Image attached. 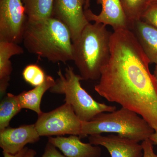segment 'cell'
<instances>
[{
    "instance_id": "6da1fadb",
    "label": "cell",
    "mask_w": 157,
    "mask_h": 157,
    "mask_svg": "<svg viewBox=\"0 0 157 157\" xmlns=\"http://www.w3.org/2000/svg\"><path fill=\"white\" fill-rule=\"evenodd\" d=\"M110 52L95 90L109 102L136 113L157 131V82L133 32L114 31Z\"/></svg>"
},
{
    "instance_id": "7a4b0ae2",
    "label": "cell",
    "mask_w": 157,
    "mask_h": 157,
    "mask_svg": "<svg viewBox=\"0 0 157 157\" xmlns=\"http://www.w3.org/2000/svg\"><path fill=\"white\" fill-rule=\"evenodd\" d=\"M22 42L29 52L52 63L73 61V42L70 31L55 17L38 21L28 20Z\"/></svg>"
},
{
    "instance_id": "3957f363",
    "label": "cell",
    "mask_w": 157,
    "mask_h": 157,
    "mask_svg": "<svg viewBox=\"0 0 157 157\" xmlns=\"http://www.w3.org/2000/svg\"><path fill=\"white\" fill-rule=\"evenodd\" d=\"M106 26L90 22L73 43V61L83 80L99 79L102 68L109 59L112 33Z\"/></svg>"
},
{
    "instance_id": "277c9868",
    "label": "cell",
    "mask_w": 157,
    "mask_h": 157,
    "mask_svg": "<svg viewBox=\"0 0 157 157\" xmlns=\"http://www.w3.org/2000/svg\"><path fill=\"white\" fill-rule=\"evenodd\" d=\"M154 129L143 117L121 107L110 112H103L87 122H82L80 138L102 133H115L137 142L149 139Z\"/></svg>"
},
{
    "instance_id": "5b68a950",
    "label": "cell",
    "mask_w": 157,
    "mask_h": 157,
    "mask_svg": "<svg viewBox=\"0 0 157 157\" xmlns=\"http://www.w3.org/2000/svg\"><path fill=\"white\" fill-rule=\"evenodd\" d=\"M57 74L59 78L49 91L64 95L65 103L72 106L82 121H89L99 113L112 112L116 109L115 106L99 103L90 95L81 86L80 81L83 78L75 73L72 67L68 66L64 73L59 70Z\"/></svg>"
},
{
    "instance_id": "8992f818",
    "label": "cell",
    "mask_w": 157,
    "mask_h": 157,
    "mask_svg": "<svg viewBox=\"0 0 157 157\" xmlns=\"http://www.w3.org/2000/svg\"><path fill=\"white\" fill-rule=\"evenodd\" d=\"M82 123L72 106L65 103L53 110L42 112L38 115L35 125L40 137L66 135H78L79 137Z\"/></svg>"
},
{
    "instance_id": "52a82bcc",
    "label": "cell",
    "mask_w": 157,
    "mask_h": 157,
    "mask_svg": "<svg viewBox=\"0 0 157 157\" xmlns=\"http://www.w3.org/2000/svg\"><path fill=\"white\" fill-rule=\"evenodd\" d=\"M28 21L22 0H0V41L22 42Z\"/></svg>"
},
{
    "instance_id": "ba28073f",
    "label": "cell",
    "mask_w": 157,
    "mask_h": 157,
    "mask_svg": "<svg viewBox=\"0 0 157 157\" xmlns=\"http://www.w3.org/2000/svg\"><path fill=\"white\" fill-rule=\"evenodd\" d=\"M86 0H55L52 16L62 21L71 33L73 42L90 22L84 12Z\"/></svg>"
},
{
    "instance_id": "9c48e42d",
    "label": "cell",
    "mask_w": 157,
    "mask_h": 157,
    "mask_svg": "<svg viewBox=\"0 0 157 157\" xmlns=\"http://www.w3.org/2000/svg\"><path fill=\"white\" fill-rule=\"evenodd\" d=\"M102 10L99 14H94L90 9L84 10L86 19L112 27L114 31L122 29L131 30L132 25L124 12L120 0H97Z\"/></svg>"
},
{
    "instance_id": "30bf717a",
    "label": "cell",
    "mask_w": 157,
    "mask_h": 157,
    "mask_svg": "<svg viewBox=\"0 0 157 157\" xmlns=\"http://www.w3.org/2000/svg\"><path fill=\"white\" fill-rule=\"evenodd\" d=\"M89 143L102 146L107 149L111 157H142L143 150L141 144L135 140L119 135L89 136Z\"/></svg>"
},
{
    "instance_id": "8fae6325",
    "label": "cell",
    "mask_w": 157,
    "mask_h": 157,
    "mask_svg": "<svg viewBox=\"0 0 157 157\" xmlns=\"http://www.w3.org/2000/svg\"><path fill=\"white\" fill-rule=\"evenodd\" d=\"M40 137L35 124L16 128L9 127L0 131V147L3 151L16 154L26 144L38 142Z\"/></svg>"
},
{
    "instance_id": "7c38bea8",
    "label": "cell",
    "mask_w": 157,
    "mask_h": 157,
    "mask_svg": "<svg viewBox=\"0 0 157 157\" xmlns=\"http://www.w3.org/2000/svg\"><path fill=\"white\" fill-rule=\"evenodd\" d=\"M48 142L59 148L67 157H100L101 149L91 144L83 143L78 135L48 137Z\"/></svg>"
},
{
    "instance_id": "4fadbf2b",
    "label": "cell",
    "mask_w": 157,
    "mask_h": 157,
    "mask_svg": "<svg viewBox=\"0 0 157 157\" xmlns=\"http://www.w3.org/2000/svg\"><path fill=\"white\" fill-rule=\"evenodd\" d=\"M135 34L150 63L157 64V27L142 20L134 23Z\"/></svg>"
},
{
    "instance_id": "5bb4252c",
    "label": "cell",
    "mask_w": 157,
    "mask_h": 157,
    "mask_svg": "<svg viewBox=\"0 0 157 157\" xmlns=\"http://www.w3.org/2000/svg\"><path fill=\"white\" fill-rule=\"evenodd\" d=\"M23 48L14 42L0 41V94L3 97L9 85L10 76L12 73V56L22 54Z\"/></svg>"
},
{
    "instance_id": "9a60e30c",
    "label": "cell",
    "mask_w": 157,
    "mask_h": 157,
    "mask_svg": "<svg viewBox=\"0 0 157 157\" xmlns=\"http://www.w3.org/2000/svg\"><path fill=\"white\" fill-rule=\"evenodd\" d=\"M56 80L52 76L46 75L45 81L39 86L29 91H24L17 95L20 105L22 109L33 110L38 115L42 113L41 103L43 96L48 90L54 85Z\"/></svg>"
},
{
    "instance_id": "2e32d148",
    "label": "cell",
    "mask_w": 157,
    "mask_h": 157,
    "mask_svg": "<svg viewBox=\"0 0 157 157\" xmlns=\"http://www.w3.org/2000/svg\"><path fill=\"white\" fill-rule=\"evenodd\" d=\"M22 1L29 21H40L52 16L55 0Z\"/></svg>"
},
{
    "instance_id": "e0dca14e",
    "label": "cell",
    "mask_w": 157,
    "mask_h": 157,
    "mask_svg": "<svg viewBox=\"0 0 157 157\" xmlns=\"http://www.w3.org/2000/svg\"><path fill=\"white\" fill-rule=\"evenodd\" d=\"M21 109L17 95L7 94L0 104V131L9 127L12 118Z\"/></svg>"
},
{
    "instance_id": "ac0fdd59",
    "label": "cell",
    "mask_w": 157,
    "mask_h": 157,
    "mask_svg": "<svg viewBox=\"0 0 157 157\" xmlns=\"http://www.w3.org/2000/svg\"><path fill=\"white\" fill-rule=\"evenodd\" d=\"M120 1L125 14L132 26L135 21L142 19L144 14L150 6L149 0Z\"/></svg>"
},
{
    "instance_id": "d6986e66",
    "label": "cell",
    "mask_w": 157,
    "mask_h": 157,
    "mask_svg": "<svg viewBox=\"0 0 157 157\" xmlns=\"http://www.w3.org/2000/svg\"><path fill=\"white\" fill-rule=\"evenodd\" d=\"M46 76L44 70L36 64L28 65L22 72L24 79L34 87L42 84L45 81Z\"/></svg>"
},
{
    "instance_id": "ffe728a7",
    "label": "cell",
    "mask_w": 157,
    "mask_h": 157,
    "mask_svg": "<svg viewBox=\"0 0 157 157\" xmlns=\"http://www.w3.org/2000/svg\"><path fill=\"white\" fill-rule=\"evenodd\" d=\"M141 20L157 27V6H150Z\"/></svg>"
},
{
    "instance_id": "44dd1931",
    "label": "cell",
    "mask_w": 157,
    "mask_h": 157,
    "mask_svg": "<svg viewBox=\"0 0 157 157\" xmlns=\"http://www.w3.org/2000/svg\"><path fill=\"white\" fill-rule=\"evenodd\" d=\"M52 144L48 142L42 157H67L65 155L62 154Z\"/></svg>"
},
{
    "instance_id": "7402d4cb",
    "label": "cell",
    "mask_w": 157,
    "mask_h": 157,
    "mask_svg": "<svg viewBox=\"0 0 157 157\" xmlns=\"http://www.w3.org/2000/svg\"><path fill=\"white\" fill-rule=\"evenodd\" d=\"M141 145L143 150L142 157H157L154 150L153 144L149 138L142 141Z\"/></svg>"
},
{
    "instance_id": "603a6c76",
    "label": "cell",
    "mask_w": 157,
    "mask_h": 157,
    "mask_svg": "<svg viewBox=\"0 0 157 157\" xmlns=\"http://www.w3.org/2000/svg\"><path fill=\"white\" fill-rule=\"evenodd\" d=\"M28 149V147H25L22 150L14 155L11 154L9 153L3 151V156H4L3 157H23L25 153L27 151Z\"/></svg>"
},
{
    "instance_id": "cb8c5ba5",
    "label": "cell",
    "mask_w": 157,
    "mask_h": 157,
    "mask_svg": "<svg viewBox=\"0 0 157 157\" xmlns=\"http://www.w3.org/2000/svg\"><path fill=\"white\" fill-rule=\"evenodd\" d=\"M36 154V151L32 149L29 148L23 157H35Z\"/></svg>"
},
{
    "instance_id": "d4e9b609",
    "label": "cell",
    "mask_w": 157,
    "mask_h": 157,
    "mask_svg": "<svg viewBox=\"0 0 157 157\" xmlns=\"http://www.w3.org/2000/svg\"><path fill=\"white\" fill-rule=\"evenodd\" d=\"M154 145H157V131H155L154 133L149 138Z\"/></svg>"
},
{
    "instance_id": "484cf974",
    "label": "cell",
    "mask_w": 157,
    "mask_h": 157,
    "mask_svg": "<svg viewBox=\"0 0 157 157\" xmlns=\"http://www.w3.org/2000/svg\"><path fill=\"white\" fill-rule=\"evenodd\" d=\"M90 0H86L85 5L84 6V10L89 9Z\"/></svg>"
},
{
    "instance_id": "4316f807",
    "label": "cell",
    "mask_w": 157,
    "mask_h": 157,
    "mask_svg": "<svg viewBox=\"0 0 157 157\" xmlns=\"http://www.w3.org/2000/svg\"><path fill=\"white\" fill-rule=\"evenodd\" d=\"M150 6H157V0H149Z\"/></svg>"
},
{
    "instance_id": "83f0119b",
    "label": "cell",
    "mask_w": 157,
    "mask_h": 157,
    "mask_svg": "<svg viewBox=\"0 0 157 157\" xmlns=\"http://www.w3.org/2000/svg\"><path fill=\"white\" fill-rule=\"evenodd\" d=\"M154 75L155 78L157 83V64L156 65L155 67L154 73Z\"/></svg>"
}]
</instances>
